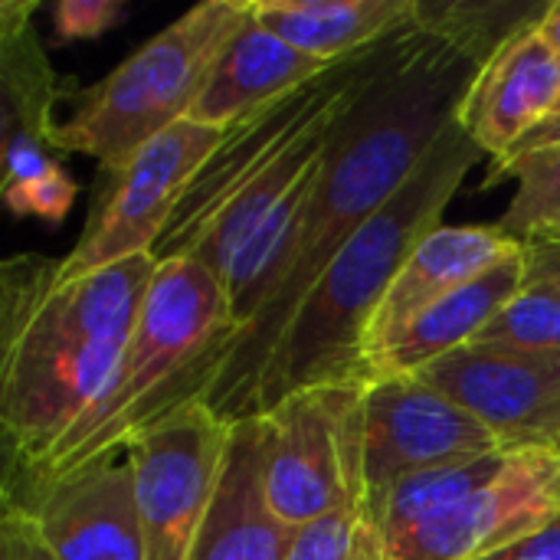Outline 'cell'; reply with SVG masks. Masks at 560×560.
<instances>
[{"mask_svg":"<svg viewBox=\"0 0 560 560\" xmlns=\"http://www.w3.org/2000/svg\"><path fill=\"white\" fill-rule=\"evenodd\" d=\"M479 158L482 151L469 141L459 121H453L404 190L325 266L226 410V423L259 417L302 387L371 381L364 364L371 318L413 246L443 223V210Z\"/></svg>","mask_w":560,"mask_h":560,"instance_id":"2","label":"cell"},{"mask_svg":"<svg viewBox=\"0 0 560 560\" xmlns=\"http://www.w3.org/2000/svg\"><path fill=\"white\" fill-rule=\"evenodd\" d=\"M492 453H505L499 440L420 374H390L364 384L358 420V492L364 512L413 472Z\"/></svg>","mask_w":560,"mask_h":560,"instance_id":"8","label":"cell"},{"mask_svg":"<svg viewBox=\"0 0 560 560\" xmlns=\"http://www.w3.org/2000/svg\"><path fill=\"white\" fill-rule=\"evenodd\" d=\"M233 331L223 279L194 259L158 262L131 341L85 417L56 443L30 476L3 482V499L72 476L112 453L135 433L194 404L210 351Z\"/></svg>","mask_w":560,"mask_h":560,"instance_id":"3","label":"cell"},{"mask_svg":"<svg viewBox=\"0 0 560 560\" xmlns=\"http://www.w3.org/2000/svg\"><path fill=\"white\" fill-rule=\"evenodd\" d=\"M223 135V128L184 118L131 154L128 164L105 171L112 184L98 197L79 243L56 259V279L66 282L135 256H154L187 187Z\"/></svg>","mask_w":560,"mask_h":560,"instance_id":"6","label":"cell"},{"mask_svg":"<svg viewBox=\"0 0 560 560\" xmlns=\"http://www.w3.org/2000/svg\"><path fill=\"white\" fill-rule=\"evenodd\" d=\"M249 20V0H207L177 16L118 69L72 95L52 128L59 154H85L118 171L148 141L184 121L226 43Z\"/></svg>","mask_w":560,"mask_h":560,"instance_id":"4","label":"cell"},{"mask_svg":"<svg viewBox=\"0 0 560 560\" xmlns=\"http://www.w3.org/2000/svg\"><path fill=\"white\" fill-rule=\"evenodd\" d=\"M26 253L0 269V427L7 482L30 476L108 387L158 259L135 256L79 279Z\"/></svg>","mask_w":560,"mask_h":560,"instance_id":"1","label":"cell"},{"mask_svg":"<svg viewBox=\"0 0 560 560\" xmlns=\"http://www.w3.org/2000/svg\"><path fill=\"white\" fill-rule=\"evenodd\" d=\"M417 0H249V16L328 66L348 62L420 16Z\"/></svg>","mask_w":560,"mask_h":560,"instance_id":"16","label":"cell"},{"mask_svg":"<svg viewBox=\"0 0 560 560\" xmlns=\"http://www.w3.org/2000/svg\"><path fill=\"white\" fill-rule=\"evenodd\" d=\"M289 560H390L387 545L361 505L331 512L292 535Z\"/></svg>","mask_w":560,"mask_h":560,"instance_id":"22","label":"cell"},{"mask_svg":"<svg viewBox=\"0 0 560 560\" xmlns=\"http://www.w3.org/2000/svg\"><path fill=\"white\" fill-rule=\"evenodd\" d=\"M522 249L525 246L505 236L499 223H466V226L440 223L413 246V253L397 269L387 295L381 299L364 338V364H371V358L430 305L476 282L479 276L505 266L509 259L522 256Z\"/></svg>","mask_w":560,"mask_h":560,"instance_id":"13","label":"cell"},{"mask_svg":"<svg viewBox=\"0 0 560 560\" xmlns=\"http://www.w3.org/2000/svg\"><path fill=\"white\" fill-rule=\"evenodd\" d=\"M364 384L292 390L259 413L262 492L272 515L299 532L331 512L361 505L358 420Z\"/></svg>","mask_w":560,"mask_h":560,"instance_id":"5","label":"cell"},{"mask_svg":"<svg viewBox=\"0 0 560 560\" xmlns=\"http://www.w3.org/2000/svg\"><path fill=\"white\" fill-rule=\"evenodd\" d=\"M525 282L545 285L560 295V240L525 243Z\"/></svg>","mask_w":560,"mask_h":560,"instance_id":"26","label":"cell"},{"mask_svg":"<svg viewBox=\"0 0 560 560\" xmlns=\"http://www.w3.org/2000/svg\"><path fill=\"white\" fill-rule=\"evenodd\" d=\"M125 16L118 0H62L52 10V30L62 43L95 39Z\"/></svg>","mask_w":560,"mask_h":560,"instance_id":"23","label":"cell"},{"mask_svg":"<svg viewBox=\"0 0 560 560\" xmlns=\"http://www.w3.org/2000/svg\"><path fill=\"white\" fill-rule=\"evenodd\" d=\"M551 144H560V112H555L551 118H545L535 131H528L502 161H495V167L499 164H505V161H515V158H522V154H528V151H538V148H551Z\"/></svg>","mask_w":560,"mask_h":560,"instance_id":"27","label":"cell"},{"mask_svg":"<svg viewBox=\"0 0 560 560\" xmlns=\"http://www.w3.org/2000/svg\"><path fill=\"white\" fill-rule=\"evenodd\" d=\"M525 285V249L505 266L479 276L476 282L450 292L423 315H417L400 335H394L368 364L371 381L390 374H420L440 358L472 345L499 308Z\"/></svg>","mask_w":560,"mask_h":560,"instance_id":"17","label":"cell"},{"mask_svg":"<svg viewBox=\"0 0 560 560\" xmlns=\"http://www.w3.org/2000/svg\"><path fill=\"white\" fill-rule=\"evenodd\" d=\"M555 456L560 459V436H558V443H555Z\"/></svg>","mask_w":560,"mask_h":560,"instance_id":"29","label":"cell"},{"mask_svg":"<svg viewBox=\"0 0 560 560\" xmlns=\"http://www.w3.org/2000/svg\"><path fill=\"white\" fill-rule=\"evenodd\" d=\"M482 560H560V515Z\"/></svg>","mask_w":560,"mask_h":560,"instance_id":"25","label":"cell"},{"mask_svg":"<svg viewBox=\"0 0 560 560\" xmlns=\"http://www.w3.org/2000/svg\"><path fill=\"white\" fill-rule=\"evenodd\" d=\"M285 528L262 492V427L259 417L236 420L210 515L187 560H289Z\"/></svg>","mask_w":560,"mask_h":560,"instance_id":"14","label":"cell"},{"mask_svg":"<svg viewBox=\"0 0 560 560\" xmlns=\"http://www.w3.org/2000/svg\"><path fill=\"white\" fill-rule=\"evenodd\" d=\"M469 410L505 453H555L560 436V361L466 345L420 371Z\"/></svg>","mask_w":560,"mask_h":560,"instance_id":"9","label":"cell"},{"mask_svg":"<svg viewBox=\"0 0 560 560\" xmlns=\"http://www.w3.org/2000/svg\"><path fill=\"white\" fill-rule=\"evenodd\" d=\"M495 174H512L518 180L499 230L522 246L535 240H560V144L505 161Z\"/></svg>","mask_w":560,"mask_h":560,"instance_id":"20","label":"cell"},{"mask_svg":"<svg viewBox=\"0 0 560 560\" xmlns=\"http://www.w3.org/2000/svg\"><path fill=\"white\" fill-rule=\"evenodd\" d=\"M509 456L512 453H492V456L446 463V466L413 472L404 482H397L374 509H368V518L381 532L384 545H390V541L430 525L433 518L446 515L463 499H469L476 489L492 482L502 472V466L509 463Z\"/></svg>","mask_w":560,"mask_h":560,"instance_id":"19","label":"cell"},{"mask_svg":"<svg viewBox=\"0 0 560 560\" xmlns=\"http://www.w3.org/2000/svg\"><path fill=\"white\" fill-rule=\"evenodd\" d=\"M560 515V459L512 453L502 472L446 515L387 545L390 560H482Z\"/></svg>","mask_w":560,"mask_h":560,"instance_id":"10","label":"cell"},{"mask_svg":"<svg viewBox=\"0 0 560 560\" xmlns=\"http://www.w3.org/2000/svg\"><path fill=\"white\" fill-rule=\"evenodd\" d=\"M36 3L0 7V75H3V148H52L56 72L33 26ZM59 154V151H56Z\"/></svg>","mask_w":560,"mask_h":560,"instance_id":"18","label":"cell"},{"mask_svg":"<svg viewBox=\"0 0 560 560\" xmlns=\"http://www.w3.org/2000/svg\"><path fill=\"white\" fill-rule=\"evenodd\" d=\"M538 26H541V33L551 39V46L560 52V0L558 3H548V7H545V13H541Z\"/></svg>","mask_w":560,"mask_h":560,"instance_id":"28","label":"cell"},{"mask_svg":"<svg viewBox=\"0 0 560 560\" xmlns=\"http://www.w3.org/2000/svg\"><path fill=\"white\" fill-rule=\"evenodd\" d=\"M558 112H560V108H558Z\"/></svg>","mask_w":560,"mask_h":560,"instance_id":"30","label":"cell"},{"mask_svg":"<svg viewBox=\"0 0 560 560\" xmlns=\"http://www.w3.org/2000/svg\"><path fill=\"white\" fill-rule=\"evenodd\" d=\"M472 345L509 348L560 361V295L545 285H522Z\"/></svg>","mask_w":560,"mask_h":560,"instance_id":"21","label":"cell"},{"mask_svg":"<svg viewBox=\"0 0 560 560\" xmlns=\"http://www.w3.org/2000/svg\"><path fill=\"white\" fill-rule=\"evenodd\" d=\"M328 62L299 52L276 33L262 30L253 16L217 56L203 92L197 95L187 118L210 128H233L246 115L299 92L302 85L325 75Z\"/></svg>","mask_w":560,"mask_h":560,"instance_id":"15","label":"cell"},{"mask_svg":"<svg viewBox=\"0 0 560 560\" xmlns=\"http://www.w3.org/2000/svg\"><path fill=\"white\" fill-rule=\"evenodd\" d=\"M230 430L207 404H184L135 433L128 456L148 560H187L220 489Z\"/></svg>","mask_w":560,"mask_h":560,"instance_id":"7","label":"cell"},{"mask_svg":"<svg viewBox=\"0 0 560 560\" xmlns=\"http://www.w3.org/2000/svg\"><path fill=\"white\" fill-rule=\"evenodd\" d=\"M3 505L30 512L59 560H148L125 453H112L30 492L7 495Z\"/></svg>","mask_w":560,"mask_h":560,"instance_id":"11","label":"cell"},{"mask_svg":"<svg viewBox=\"0 0 560 560\" xmlns=\"http://www.w3.org/2000/svg\"><path fill=\"white\" fill-rule=\"evenodd\" d=\"M541 13L482 59L459 102V128L492 161H502L560 108V52L538 26Z\"/></svg>","mask_w":560,"mask_h":560,"instance_id":"12","label":"cell"},{"mask_svg":"<svg viewBox=\"0 0 560 560\" xmlns=\"http://www.w3.org/2000/svg\"><path fill=\"white\" fill-rule=\"evenodd\" d=\"M0 560H59L39 535L30 512L20 505H3L0 522Z\"/></svg>","mask_w":560,"mask_h":560,"instance_id":"24","label":"cell"}]
</instances>
